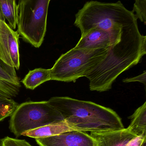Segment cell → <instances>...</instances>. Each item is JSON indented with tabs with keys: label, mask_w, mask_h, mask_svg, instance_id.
<instances>
[{
	"label": "cell",
	"mask_w": 146,
	"mask_h": 146,
	"mask_svg": "<svg viewBox=\"0 0 146 146\" xmlns=\"http://www.w3.org/2000/svg\"><path fill=\"white\" fill-rule=\"evenodd\" d=\"M50 0H19L17 31L25 42L36 48L43 43Z\"/></svg>",
	"instance_id": "277c9868"
},
{
	"label": "cell",
	"mask_w": 146,
	"mask_h": 146,
	"mask_svg": "<svg viewBox=\"0 0 146 146\" xmlns=\"http://www.w3.org/2000/svg\"><path fill=\"white\" fill-rule=\"evenodd\" d=\"M1 146H33L25 140L6 137L0 141Z\"/></svg>",
	"instance_id": "2e32d148"
},
{
	"label": "cell",
	"mask_w": 146,
	"mask_h": 146,
	"mask_svg": "<svg viewBox=\"0 0 146 146\" xmlns=\"http://www.w3.org/2000/svg\"><path fill=\"white\" fill-rule=\"evenodd\" d=\"M64 120L47 101H29L19 105L11 116L9 129L19 137L26 131Z\"/></svg>",
	"instance_id": "5b68a950"
},
{
	"label": "cell",
	"mask_w": 146,
	"mask_h": 146,
	"mask_svg": "<svg viewBox=\"0 0 146 146\" xmlns=\"http://www.w3.org/2000/svg\"><path fill=\"white\" fill-rule=\"evenodd\" d=\"M109 48L90 49L74 47L62 54L51 70V80L70 82L86 75L107 56Z\"/></svg>",
	"instance_id": "3957f363"
},
{
	"label": "cell",
	"mask_w": 146,
	"mask_h": 146,
	"mask_svg": "<svg viewBox=\"0 0 146 146\" xmlns=\"http://www.w3.org/2000/svg\"><path fill=\"white\" fill-rule=\"evenodd\" d=\"M21 87L16 69L0 59V98L13 99L18 95Z\"/></svg>",
	"instance_id": "ba28073f"
},
{
	"label": "cell",
	"mask_w": 146,
	"mask_h": 146,
	"mask_svg": "<svg viewBox=\"0 0 146 146\" xmlns=\"http://www.w3.org/2000/svg\"><path fill=\"white\" fill-rule=\"evenodd\" d=\"M125 146H146V135L136 137L131 140Z\"/></svg>",
	"instance_id": "e0dca14e"
},
{
	"label": "cell",
	"mask_w": 146,
	"mask_h": 146,
	"mask_svg": "<svg viewBox=\"0 0 146 146\" xmlns=\"http://www.w3.org/2000/svg\"><path fill=\"white\" fill-rule=\"evenodd\" d=\"M137 19H139L141 22L146 24V1L136 0L134 4L132 11Z\"/></svg>",
	"instance_id": "9a60e30c"
},
{
	"label": "cell",
	"mask_w": 146,
	"mask_h": 146,
	"mask_svg": "<svg viewBox=\"0 0 146 146\" xmlns=\"http://www.w3.org/2000/svg\"><path fill=\"white\" fill-rule=\"evenodd\" d=\"M72 131L75 130L71 128L64 120L61 122L50 124L26 131L23 133L22 136L29 137L36 139L54 136Z\"/></svg>",
	"instance_id": "30bf717a"
},
{
	"label": "cell",
	"mask_w": 146,
	"mask_h": 146,
	"mask_svg": "<svg viewBox=\"0 0 146 146\" xmlns=\"http://www.w3.org/2000/svg\"><path fill=\"white\" fill-rule=\"evenodd\" d=\"M131 123L128 126L129 131L136 136L146 135V102L139 107L129 117Z\"/></svg>",
	"instance_id": "8fae6325"
},
{
	"label": "cell",
	"mask_w": 146,
	"mask_h": 146,
	"mask_svg": "<svg viewBox=\"0 0 146 146\" xmlns=\"http://www.w3.org/2000/svg\"><path fill=\"white\" fill-rule=\"evenodd\" d=\"M146 72L144 71L143 73L139 76L134 77L130 78H127L123 80V82L124 83L131 82H139L143 84L145 86L146 84Z\"/></svg>",
	"instance_id": "ac0fdd59"
},
{
	"label": "cell",
	"mask_w": 146,
	"mask_h": 146,
	"mask_svg": "<svg viewBox=\"0 0 146 146\" xmlns=\"http://www.w3.org/2000/svg\"><path fill=\"white\" fill-rule=\"evenodd\" d=\"M0 20H2V21H5V19L3 16L2 13H1V10L0 9Z\"/></svg>",
	"instance_id": "d6986e66"
},
{
	"label": "cell",
	"mask_w": 146,
	"mask_h": 146,
	"mask_svg": "<svg viewBox=\"0 0 146 146\" xmlns=\"http://www.w3.org/2000/svg\"><path fill=\"white\" fill-rule=\"evenodd\" d=\"M90 136L97 146H125L136 136L127 128L113 131L91 132Z\"/></svg>",
	"instance_id": "9c48e42d"
},
{
	"label": "cell",
	"mask_w": 146,
	"mask_h": 146,
	"mask_svg": "<svg viewBox=\"0 0 146 146\" xmlns=\"http://www.w3.org/2000/svg\"><path fill=\"white\" fill-rule=\"evenodd\" d=\"M40 146H97L94 139L85 132L72 131L46 138L36 139Z\"/></svg>",
	"instance_id": "52a82bcc"
},
{
	"label": "cell",
	"mask_w": 146,
	"mask_h": 146,
	"mask_svg": "<svg viewBox=\"0 0 146 146\" xmlns=\"http://www.w3.org/2000/svg\"><path fill=\"white\" fill-rule=\"evenodd\" d=\"M48 102L75 131L102 132L125 128L116 112L92 102L66 96L52 97Z\"/></svg>",
	"instance_id": "7a4b0ae2"
},
{
	"label": "cell",
	"mask_w": 146,
	"mask_h": 146,
	"mask_svg": "<svg viewBox=\"0 0 146 146\" xmlns=\"http://www.w3.org/2000/svg\"><path fill=\"white\" fill-rule=\"evenodd\" d=\"M19 38L17 31L0 20V59L17 70L20 65Z\"/></svg>",
	"instance_id": "8992f818"
},
{
	"label": "cell",
	"mask_w": 146,
	"mask_h": 146,
	"mask_svg": "<svg viewBox=\"0 0 146 146\" xmlns=\"http://www.w3.org/2000/svg\"><path fill=\"white\" fill-rule=\"evenodd\" d=\"M74 25L81 31L75 47L109 48L106 58L88 75L103 88L111 89L121 73L136 65L146 54V36L140 33L132 11L120 1L86 2L76 15Z\"/></svg>",
	"instance_id": "6da1fadb"
},
{
	"label": "cell",
	"mask_w": 146,
	"mask_h": 146,
	"mask_svg": "<svg viewBox=\"0 0 146 146\" xmlns=\"http://www.w3.org/2000/svg\"><path fill=\"white\" fill-rule=\"evenodd\" d=\"M18 105L13 99L0 98V122L11 116Z\"/></svg>",
	"instance_id": "5bb4252c"
},
{
	"label": "cell",
	"mask_w": 146,
	"mask_h": 146,
	"mask_svg": "<svg viewBox=\"0 0 146 146\" xmlns=\"http://www.w3.org/2000/svg\"><path fill=\"white\" fill-rule=\"evenodd\" d=\"M51 79L50 69L36 68L29 71L21 82L26 88L34 90L41 84Z\"/></svg>",
	"instance_id": "7c38bea8"
},
{
	"label": "cell",
	"mask_w": 146,
	"mask_h": 146,
	"mask_svg": "<svg viewBox=\"0 0 146 146\" xmlns=\"http://www.w3.org/2000/svg\"><path fill=\"white\" fill-rule=\"evenodd\" d=\"M0 9L13 30L16 29L18 20V7L16 0H0Z\"/></svg>",
	"instance_id": "4fadbf2b"
}]
</instances>
